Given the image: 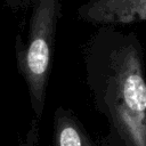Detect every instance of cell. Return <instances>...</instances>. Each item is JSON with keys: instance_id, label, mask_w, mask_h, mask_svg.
I'll return each mask as SVG.
<instances>
[{"instance_id": "3957f363", "label": "cell", "mask_w": 146, "mask_h": 146, "mask_svg": "<svg viewBox=\"0 0 146 146\" xmlns=\"http://www.w3.org/2000/svg\"><path fill=\"white\" fill-rule=\"evenodd\" d=\"M76 17L99 26L146 22V0H88L76 9Z\"/></svg>"}, {"instance_id": "6da1fadb", "label": "cell", "mask_w": 146, "mask_h": 146, "mask_svg": "<svg viewBox=\"0 0 146 146\" xmlns=\"http://www.w3.org/2000/svg\"><path fill=\"white\" fill-rule=\"evenodd\" d=\"M83 62L94 106L108 125L99 146H146V68L138 35L100 26Z\"/></svg>"}, {"instance_id": "7a4b0ae2", "label": "cell", "mask_w": 146, "mask_h": 146, "mask_svg": "<svg viewBox=\"0 0 146 146\" xmlns=\"http://www.w3.org/2000/svg\"><path fill=\"white\" fill-rule=\"evenodd\" d=\"M60 0H31L26 42L16 36L15 56L19 74L26 83L35 119L42 117L50 76Z\"/></svg>"}, {"instance_id": "5b68a950", "label": "cell", "mask_w": 146, "mask_h": 146, "mask_svg": "<svg viewBox=\"0 0 146 146\" xmlns=\"http://www.w3.org/2000/svg\"><path fill=\"white\" fill-rule=\"evenodd\" d=\"M39 145V127L38 120H33L32 124L26 132L25 137L18 143L17 146H38Z\"/></svg>"}, {"instance_id": "277c9868", "label": "cell", "mask_w": 146, "mask_h": 146, "mask_svg": "<svg viewBox=\"0 0 146 146\" xmlns=\"http://www.w3.org/2000/svg\"><path fill=\"white\" fill-rule=\"evenodd\" d=\"M51 146H99L80 119L68 108L58 106L52 115Z\"/></svg>"}]
</instances>
